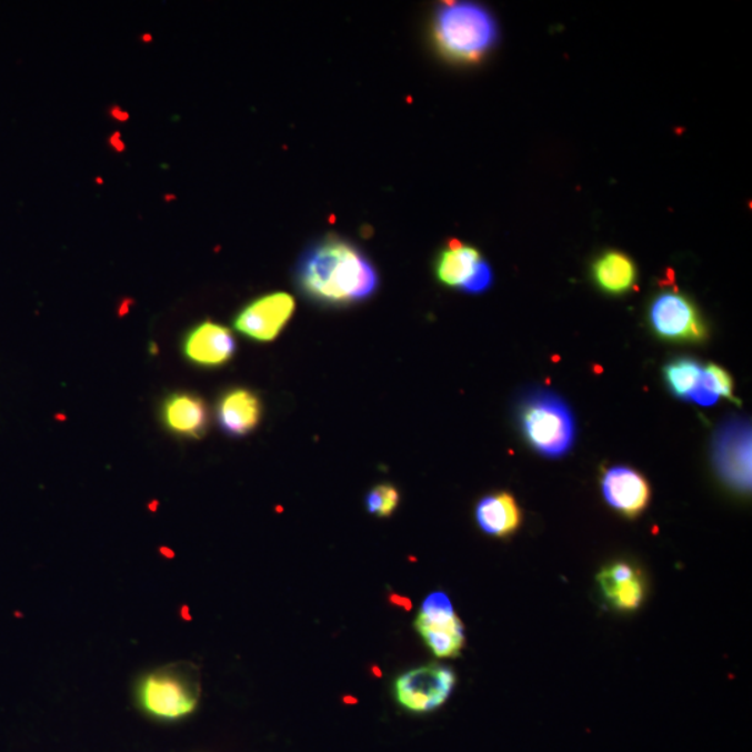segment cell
<instances>
[{
  "label": "cell",
  "mask_w": 752,
  "mask_h": 752,
  "mask_svg": "<svg viewBox=\"0 0 752 752\" xmlns=\"http://www.w3.org/2000/svg\"><path fill=\"white\" fill-rule=\"evenodd\" d=\"M301 293L323 305H351L370 299L380 278L359 247L338 235L317 241L295 271Z\"/></svg>",
  "instance_id": "obj_1"
},
{
  "label": "cell",
  "mask_w": 752,
  "mask_h": 752,
  "mask_svg": "<svg viewBox=\"0 0 752 752\" xmlns=\"http://www.w3.org/2000/svg\"><path fill=\"white\" fill-rule=\"evenodd\" d=\"M432 36L444 58L475 63L495 47L498 24L490 10L479 3H444L437 10Z\"/></svg>",
  "instance_id": "obj_2"
},
{
  "label": "cell",
  "mask_w": 752,
  "mask_h": 752,
  "mask_svg": "<svg viewBox=\"0 0 752 752\" xmlns=\"http://www.w3.org/2000/svg\"><path fill=\"white\" fill-rule=\"evenodd\" d=\"M519 422L525 441L547 458H560L572 449L575 422L563 399L549 391H532L521 400Z\"/></svg>",
  "instance_id": "obj_3"
},
{
  "label": "cell",
  "mask_w": 752,
  "mask_h": 752,
  "mask_svg": "<svg viewBox=\"0 0 752 752\" xmlns=\"http://www.w3.org/2000/svg\"><path fill=\"white\" fill-rule=\"evenodd\" d=\"M197 669L174 663L142 678L137 699L142 711L161 721H179L195 711L200 700Z\"/></svg>",
  "instance_id": "obj_4"
},
{
  "label": "cell",
  "mask_w": 752,
  "mask_h": 752,
  "mask_svg": "<svg viewBox=\"0 0 752 752\" xmlns=\"http://www.w3.org/2000/svg\"><path fill=\"white\" fill-rule=\"evenodd\" d=\"M425 645L438 658L459 656L465 645L464 625L450 598L442 591L432 592L422 602L414 622Z\"/></svg>",
  "instance_id": "obj_5"
},
{
  "label": "cell",
  "mask_w": 752,
  "mask_h": 752,
  "mask_svg": "<svg viewBox=\"0 0 752 752\" xmlns=\"http://www.w3.org/2000/svg\"><path fill=\"white\" fill-rule=\"evenodd\" d=\"M648 317L652 331L669 342L702 343L708 338L704 318L693 301L682 293L658 294Z\"/></svg>",
  "instance_id": "obj_6"
},
{
  "label": "cell",
  "mask_w": 752,
  "mask_h": 752,
  "mask_svg": "<svg viewBox=\"0 0 752 752\" xmlns=\"http://www.w3.org/2000/svg\"><path fill=\"white\" fill-rule=\"evenodd\" d=\"M455 673L439 663L411 669L394 682V694L405 711L427 713L438 710L452 695Z\"/></svg>",
  "instance_id": "obj_7"
},
{
  "label": "cell",
  "mask_w": 752,
  "mask_h": 752,
  "mask_svg": "<svg viewBox=\"0 0 752 752\" xmlns=\"http://www.w3.org/2000/svg\"><path fill=\"white\" fill-rule=\"evenodd\" d=\"M713 459L722 479L734 490L751 488V427L744 420L724 422L716 433Z\"/></svg>",
  "instance_id": "obj_8"
},
{
  "label": "cell",
  "mask_w": 752,
  "mask_h": 752,
  "mask_svg": "<svg viewBox=\"0 0 752 752\" xmlns=\"http://www.w3.org/2000/svg\"><path fill=\"white\" fill-rule=\"evenodd\" d=\"M295 311L293 295L283 292L261 295L243 307L234 317L235 331L258 343L278 339Z\"/></svg>",
  "instance_id": "obj_9"
},
{
  "label": "cell",
  "mask_w": 752,
  "mask_h": 752,
  "mask_svg": "<svg viewBox=\"0 0 752 752\" xmlns=\"http://www.w3.org/2000/svg\"><path fill=\"white\" fill-rule=\"evenodd\" d=\"M238 350L229 328L213 321L200 322L184 334L181 353L195 367L219 368L227 365Z\"/></svg>",
  "instance_id": "obj_10"
},
{
  "label": "cell",
  "mask_w": 752,
  "mask_h": 752,
  "mask_svg": "<svg viewBox=\"0 0 752 752\" xmlns=\"http://www.w3.org/2000/svg\"><path fill=\"white\" fill-rule=\"evenodd\" d=\"M602 495L613 510L628 519L644 512L651 501V488L639 471L629 467H612L603 474Z\"/></svg>",
  "instance_id": "obj_11"
},
{
  "label": "cell",
  "mask_w": 752,
  "mask_h": 752,
  "mask_svg": "<svg viewBox=\"0 0 752 752\" xmlns=\"http://www.w3.org/2000/svg\"><path fill=\"white\" fill-rule=\"evenodd\" d=\"M159 417L164 430L179 438L201 439L210 425V410L205 400L191 392L168 394Z\"/></svg>",
  "instance_id": "obj_12"
},
{
  "label": "cell",
  "mask_w": 752,
  "mask_h": 752,
  "mask_svg": "<svg viewBox=\"0 0 752 752\" xmlns=\"http://www.w3.org/2000/svg\"><path fill=\"white\" fill-rule=\"evenodd\" d=\"M603 598L619 612L639 611L645 601L646 584L641 570L634 564L618 560L608 564L596 575Z\"/></svg>",
  "instance_id": "obj_13"
},
{
  "label": "cell",
  "mask_w": 752,
  "mask_h": 752,
  "mask_svg": "<svg viewBox=\"0 0 752 752\" xmlns=\"http://www.w3.org/2000/svg\"><path fill=\"white\" fill-rule=\"evenodd\" d=\"M263 405L251 389L232 388L222 393L217 403V420L228 437L250 435L260 425Z\"/></svg>",
  "instance_id": "obj_14"
},
{
  "label": "cell",
  "mask_w": 752,
  "mask_h": 752,
  "mask_svg": "<svg viewBox=\"0 0 752 752\" xmlns=\"http://www.w3.org/2000/svg\"><path fill=\"white\" fill-rule=\"evenodd\" d=\"M475 519L485 534L507 538L520 529L523 513L513 495L498 492L481 499L475 508Z\"/></svg>",
  "instance_id": "obj_15"
},
{
  "label": "cell",
  "mask_w": 752,
  "mask_h": 752,
  "mask_svg": "<svg viewBox=\"0 0 752 752\" xmlns=\"http://www.w3.org/2000/svg\"><path fill=\"white\" fill-rule=\"evenodd\" d=\"M482 260L484 258L475 247L463 244L459 240L449 241L437 258V278L444 287L463 289Z\"/></svg>",
  "instance_id": "obj_16"
},
{
  "label": "cell",
  "mask_w": 752,
  "mask_h": 752,
  "mask_svg": "<svg viewBox=\"0 0 752 752\" xmlns=\"http://www.w3.org/2000/svg\"><path fill=\"white\" fill-rule=\"evenodd\" d=\"M596 287L613 295L628 293L636 280V268L630 257L619 251H608L592 265Z\"/></svg>",
  "instance_id": "obj_17"
},
{
  "label": "cell",
  "mask_w": 752,
  "mask_h": 752,
  "mask_svg": "<svg viewBox=\"0 0 752 752\" xmlns=\"http://www.w3.org/2000/svg\"><path fill=\"white\" fill-rule=\"evenodd\" d=\"M704 367L694 359H678L663 370L669 389L679 399H689L701 381Z\"/></svg>",
  "instance_id": "obj_18"
},
{
  "label": "cell",
  "mask_w": 752,
  "mask_h": 752,
  "mask_svg": "<svg viewBox=\"0 0 752 752\" xmlns=\"http://www.w3.org/2000/svg\"><path fill=\"white\" fill-rule=\"evenodd\" d=\"M400 503V493L397 487L381 484L373 487L365 497L367 512L380 519L391 518Z\"/></svg>",
  "instance_id": "obj_19"
},
{
  "label": "cell",
  "mask_w": 752,
  "mask_h": 752,
  "mask_svg": "<svg viewBox=\"0 0 752 752\" xmlns=\"http://www.w3.org/2000/svg\"><path fill=\"white\" fill-rule=\"evenodd\" d=\"M700 385L705 388L706 391L716 394L719 399L724 398L730 400V402L739 403V400L734 398L733 378L730 377V373L726 370H723V368L718 364H708L704 367Z\"/></svg>",
  "instance_id": "obj_20"
},
{
  "label": "cell",
  "mask_w": 752,
  "mask_h": 752,
  "mask_svg": "<svg viewBox=\"0 0 752 752\" xmlns=\"http://www.w3.org/2000/svg\"><path fill=\"white\" fill-rule=\"evenodd\" d=\"M493 272L490 263L482 260L479 268L463 287V292L469 294H481L492 287Z\"/></svg>",
  "instance_id": "obj_21"
}]
</instances>
